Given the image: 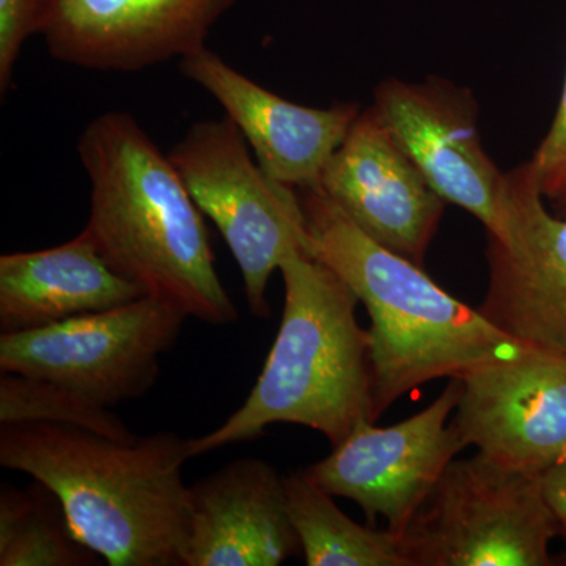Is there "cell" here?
Returning a JSON list of instances; mask_svg holds the SVG:
<instances>
[{
	"mask_svg": "<svg viewBox=\"0 0 566 566\" xmlns=\"http://www.w3.org/2000/svg\"><path fill=\"white\" fill-rule=\"evenodd\" d=\"M539 191L554 212L566 214V74L556 117L531 159Z\"/></svg>",
	"mask_w": 566,
	"mask_h": 566,
	"instance_id": "20",
	"label": "cell"
},
{
	"mask_svg": "<svg viewBox=\"0 0 566 566\" xmlns=\"http://www.w3.org/2000/svg\"><path fill=\"white\" fill-rule=\"evenodd\" d=\"M547 504L556 517L558 536L566 539V461L542 475Z\"/></svg>",
	"mask_w": 566,
	"mask_h": 566,
	"instance_id": "22",
	"label": "cell"
},
{
	"mask_svg": "<svg viewBox=\"0 0 566 566\" xmlns=\"http://www.w3.org/2000/svg\"><path fill=\"white\" fill-rule=\"evenodd\" d=\"M188 439L128 441L62 423L0 428V464L51 491L74 536L111 566H185L191 505Z\"/></svg>",
	"mask_w": 566,
	"mask_h": 566,
	"instance_id": "1",
	"label": "cell"
},
{
	"mask_svg": "<svg viewBox=\"0 0 566 566\" xmlns=\"http://www.w3.org/2000/svg\"><path fill=\"white\" fill-rule=\"evenodd\" d=\"M285 303L277 337L244 403L211 433L188 439L191 457L259 438L271 424H303L331 446L374 419L370 337L356 294L308 253L281 266Z\"/></svg>",
	"mask_w": 566,
	"mask_h": 566,
	"instance_id": "4",
	"label": "cell"
},
{
	"mask_svg": "<svg viewBox=\"0 0 566 566\" xmlns=\"http://www.w3.org/2000/svg\"><path fill=\"white\" fill-rule=\"evenodd\" d=\"M71 531L55 495L35 482L31 490L3 488L0 495V565L82 566L99 564Z\"/></svg>",
	"mask_w": 566,
	"mask_h": 566,
	"instance_id": "18",
	"label": "cell"
},
{
	"mask_svg": "<svg viewBox=\"0 0 566 566\" xmlns=\"http://www.w3.org/2000/svg\"><path fill=\"white\" fill-rule=\"evenodd\" d=\"M77 153L92 188L85 230L106 262L188 316L216 326L237 322L203 212L139 122L106 112L85 126Z\"/></svg>",
	"mask_w": 566,
	"mask_h": 566,
	"instance_id": "2",
	"label": "cell"
},
{
	"mask_svg": "<svg viewBox=\"0 0 566 566\" xmlns=\"http://www.w3.org/2000/svg\"><path fill=\"white\" fill-rule=\"evenodd\" d=\"M46 0H0V92L10 91L22 46L40 32Z\"/></svg>",
	"mask_w": 566,
	"mask_h": 566,
	"instance_id": "21",
	"label": "cell"
},
{
	"mask_svg": "<svg viewBox=\"0 0 566 566\" xmlns=\"http://www.w3.org/2000/svg\"><path fill=\"white\" fill-rule=\"evenodd\" d=\"M458 379L452 423L464 447L527 474L565 463V356L527 346Z\"/></svg>",
	"mask_w": 566,
	"mask_h": 566,
	"instance_id": "11",
	"label": "cell"
},
{
	"mask_svg": "<svg viewBox=\"0 0 566 566\" xmlns=\"http://www.w3.org/2000/svg\"><path fill=\"white\" fill-rule=\"evenodd\" d=\"M283 476L244 457L189 485L185 566H277L301 553Z\"/></svg>",
	"mask_w": 566,
	"mask_h": 566,
	"instance_id": "15",
	"label": "cell"
},
{
	"mask_svg": "<svg viewBox=\"0 0 566 566\" xmlns=\"http://www.w3.org/2000/svg\"><path fill=\"white\" fill-rule=\"evenodd\" d=\"M180 69L221 104L263 172L296 191L319 185L324 167L363 112L354 103L318 109L286 102L207 46L181 57Z\"/></svg>",
	"mask_w": 566,
	"mask_h": 566,
	"instance_id": "14",
	"label": "cell"
},
{
	"mask_svg": "<svg viewBox=\"0 0 566 566\" xmlns=\"http://www.w3.org/2000/svg\"><path fill=\"white\" fill-rule=\"evenodd\" d=\"M147 296L118 274L82 230L69 243L0 256L2 333L36 329Z\"/></svg>",
	"mask_w": 566,
	"mask_h": 566,
	"instance_id": "16",
	"label": "cell"
},
{
	"mask_svg": "<svg viewBox=\"0 0 566 566\" xmlns=\"http://www.w3.org/2000/svg\"><path fill=\"white\" fill-rule=\"evenodd\" d=\"M318 188L376 243L423 266L446 200L376 114L360 112Z\"/></svg>",
	"mask_w": 566,
	"mask_h": 566,
	"instance_id": "13",
	"label": "cell"
},
{
	"mask_svg": "<svg viewBox=\"0 0 566 566\" xmlns=\"http://www.w3.org/2000/svg\"><path fill=\"white\" fill-rule=\"evenodd\" d=\"M188 314L153 296L0 335V370L46 379L114 408L150 392L161 357L180 337Z\"/></svg>",
	"mask_w": 566,
	"mask_h": 566,
	"instance_id": "7",
	"label": "cell"
},
{
	"mask_svg": "<svg viewBox=\"0 0 566 566\" xmlns=\"http://www.w3.org/2000/svg\"><path fill=\"white\" fill-rule=\"evenodd\" d=\"M311 255L370 316L374 419L434 379L463 378L527 348L442 290L423 266L376 243L316 186L301 189Z\"/></svg>",
	"mask_w": 566,
	"mask_h": 566,
	"instance_id": "3",
	"label": "cell"
},
{
	"mask_svg": "<svg viewBox=\"0 0 566 566\" xmlns=\"http://www.w3.org/2000/svg\"><path fill=\"white\" fill-rule=\"evenodd\" d=\"M371 106L434 191L471 212L488 237L505 243V174L483 148L474 95L442 80H387L376 87Z\"/></svg>",
	"mask_w": 566,
	"mask_h": 566,
	"instance_id": "9",
	"label": "cell"
},
{
	"mask_svg": "<svg viewBox=\"0 0 566 566\" xmlns=\"http://www.w3.org/2000/svg\"><path fill=\"white\" fill-rule=\"evenodd\" d=\"M285 480L286 506L308 566H408L392 532L360 526L304 471Z\"/></svg>",
	"mask_w": 566,
	"mask_h": 566,
	"instance_id": "17",
	"label": "cell"
},
{
	"mask_svg": "<svg viewBox=\"0 0 566 566\" xmlns=\"http://www.w3.org/2000/svg\"><path fill=\"white\" fill-rule=\"evenodd\" d=\"M238 0H46L40 35L57 61L139 71L207 46Z\"/></svg>",
	"mask_w": 566,
	"mask_h": 566,
	"instance_id": "12",
	"label": "cell"
},
{
	"mask_svg": "<svg viewBox=\"0 0 566 566\" xmlns=\"http://www.w3.org/2000/svg\"><path fill=\"white\" fill-rule=\"evenodd\" d=\"M460 394L461 381L453 378L433 403L403 422L379 428L363 420L305 474L334 497L356 502L368 526L382 517L387 531L400 535L447 465L465 449L449 423Z\"/></svg>",
	"mask_w": 566,
	"mask_h": 566,
	"instance_id": "8",
	"label": "cell"
},
{
	"mask_svg": "<svg viewBox=\"0 0 566 566\" xmlns=\"http://www.w3.org/2000/svg\"><path fill=\"white\" fill-rule=\"evenodd\" d=\"M169 158L237 260L252 314L268 318L266 292L275 271L292 253L311 255L300 192L253 163L243 134L229 118L197 122Z\"/></svg>",
	"mask_w": 566,
	"mask_h": 566,
	"instance_id": "6",
	"label": "cell"
},
{
	"mask_svg": "<svg viewBox=\"0 0 566 566\" xmlns=\"http://www.w3.org/2000/svg\"><path fill=\"white\" fill-rule=\"evenodd\" d=\"M558 536L542 475L453 460L398 535L408 566H551Z\"/></svg>",
	"mask_w": 566,
	"mask_h": 566,
	"instance_id": "5",
	"label": "cell"
},
{
	"mask_svg": "<svg viewBox=\"0 0 566 566\" xmlns=\"http://www.w3.org/2000/svg\"><path fill=\"white\" fill-rule=\"evenodd\" d=\"M31 422L71 424L120 441L134 438L120 417L106 406L46 379L2 374L0 424Z\"/></svg>",
	"mask_w": 566,
	"mask_h": 566,
	"instance_id": "19",
	"label": "cell"
},
{
	"mask_svg": "<svg viewBox=\"0 0 566 566\" xmlns=\"http://www.w3.org/2000/svg\"><path fill=\"white\" fill-rule=\"evenodd\" d=\"M510 233L488 237L480 314L513 340L566 357V214L551 212L531 161L505 174Z\"/></svg>",
	"mask_w": 566,
	"mask_h": 566,
	"instance_id": "10",
	"label": "cell"
}]
</instances>
